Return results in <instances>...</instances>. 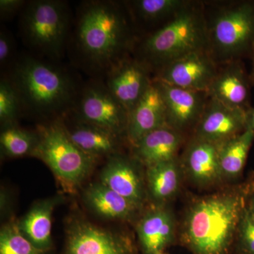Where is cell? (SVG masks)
<instances>
[{
    "instance_id": "6da1fadb",
    "label": "cell",
    "mask_w": 254,
    "mask_h": 254,
    "mask_svg": "<svg viewBox=\"0 0 254 254\" xmlns=\"http://www.w3.org/2000/svg\"><path fill=\"white\" fill-rule=\"evenodd\" d=\"M136 42L125 1L110 0L82 2L68 40L78 64L97 78L128 58Z\"/></svg>"
},
{
    "instance_id": "7a4b0ae2",
    "label": "cell",
    "mask_w": 254,
    "mask_h": 254,
    "mask_svg": "<svg viewBox=\"0 0 254 254\" xmlns=\"http://www.w3.org/2000/svg\"><path fill=\"white\" fill-rule=\"evenodd\" d=\"M254 191V172L245 180L197 196L187 207L178 244L192 254H233L247 201Z\"/></svg>"
},
{
    "instance_id": "3957f363",
    "label": "cell",
    "mask_w": 254,
    "mask_h": 254,
    "mask_svg": "<svg viewBox=\"0 0 254 254\" xmlns=\"http://www.w3.org/2000/svg\"><path fill=\"white\" fill-rule=\"evenodd\" d=\"M6 78L21 100L23 113L50 122L72 110L82 86L57 62L23 55L8 67Z\"/></svg>"
},
{
    "instance_id": "277c9868",
    "label": "cell",
    "mask_w": 254,
    "mask_h": 254,
    "mask_svg": "<svg viewBox=\"0 0 254 254\" xmlns=\"http://www.w3.org/2000/svg\"><path fill=\"white\" fill-rule=\"evenodd\" d=\"M136 43L138 45L133 49L136 50L135 58L152 71H158L167 64L190 53L208 50L203 3L192 1L165 25Z\"/></svg>"
},
{
    "instance_id": "5b68a950",
    "label": "cell",
    "mask_w": 254,
    "mask_h": 254,
    "mask_svg": "<svg viewBox=\"0 0 254 254\" xmlns=\"http://www.w3.org/2000/svg\"><path fill=\"white\" fill-rule=\"evenodd\" d=\"M71 11L62 0H32L21 11L19 31L34 55L58 63L71 35Z\"/></svg>"
},
{
    "instance_id": "8992f818",
    "label": "cell",
    "mask_w": 254,
    "mask_h": 254,
    "mask_svg": "<svg viewBox=\"0 0 254 254\" xmlns=\"http://www.w3.org/2000/svg\"><path fill=\"white\" fill-rule=\"evenodd\" d=\"M206 16V15H205ZM208 51L219 66L252 58L254 48V1L219 6L207 17Z\"/></svg>"
},
{
    "instance_id": "52a82bcc",
    "label": "cell",
    "mask_w": 254,
    "mask_h": 254,
    "mask_svg": "<svg viewBox=\"0 0 254 254\" xmlns=\"http://www.w3.org/2000/svg\"><path fill=\"white\" fill-rule=\"evenodd\" d=\"M38 136L32 155L51 169L65 190H76L91 172L95 158L71 141L60 120L39 125Z\"/></svg>"
},
{
    "instance_id": "ba28073f",
    "label": "cell",
    "mask_w": 254,
    "mask_h": 254,
    "mask_svg": "<svg viewBox=\"0 0 254 254\" xmlns=\"http://www.w3.org/2000/svg\"><path fill=\"white\" fill-rule=\"evenodd\" d=\"M69 114L118 136L126 133L128 113L102 78H93L81 87Z\"/></svg>"
},
{
    "instance_id": "9c48e42d",
    "label": "cell",
    "mask_w": 254,
    "mask_h": 254,
    "mask_svg": "<svg viewBox=\"0 0 254 254\" xmlns=\"http://www.w3.org/2000/svg\"><path fill=\"white\" fill-rule=\"evenodd\" d=\"M64 254H138V251L127 232L76 220L68 227Z\"/></svg>"
},
{
    "instance_id": "30bf717a",
    "label": "cell",
    "mask_w": 254,
    "mask_h": 254,
    "mask_svg": "<svg viewBox=\"0 0 254 254\" xmlns=\"http://www.w3.org/2000/svg\"><path fill=\"white\" fill-rule=\"evenodd\" d=\"M218 69L208 50H202L167 64L153 79L185 89L207 92Z\"/></svg>"
},
{
    "instance_id": "8fae6325",
    "label": "cell",
    "mask_w": 254,
    "mask_h": 254,
    "mask_svg": "<svg viewBox=\"0 0 254 254\" xmlns=\"http://www.w3.org/2000/svg\"><path fill=\"white\" fill-rule=\"evenodd\" d=\"M151 72L143 62L128 56L113 68L103 81L129 115L151 85Z\"/></svg>"
},
{
    "instance_id": "7c38bea8",
    "label": "cell",
    "mask_w": 254,
    "mask_h": 254,
    "mask_svg": "<svg viewBox=\"0 0 254 254\" xmlns=\"http://www.w3.org/2000/svg\"><path fill=\"white\" fill-rule=\"evenodd\" d=\"M155 81L163 95L167 125L185 136L188 132L192 135L208 103L206 92L191 91Z\"/></svg>"
},
{
    "instance_id": "4fadbf2b",
    "label": "cell",
    "mask_w": 254,
    "mask_h": 254,
    "mask_svg": "<svg viewBox=\"0 0 254 254\" xmlns=\"http://www.w3.org/2000/svg\"><path fill=\"white\" fill-rule=\"evenodd\" d=\"M136 233L141 254H163L178 243L176 218L168 205L153 204L142 214Z\"/></svg>"
},
{
    "instance_id": "5bb4252c",
    "label": "cell",
    "mask_w": 254,
    "mask_h": 254,
    "mask_svg": "<svg viewBox=\"0 0 254 254\" xmlns=\"http://www.w3.org/2000/svg\"><path fill=\"white\" fill-rule=\"evenodd\" d=\"M180 158L184 176L201 189L224 186L219 166L218 145L190 136Z\"/></svg>"
},
{
    "instance_id": "9a60e30c",
    "label": "cell",
    "mask_w": 254,
    "mask_h": 254,
    "mask_svg": "<svg viewBox=\"0 0 254 254\" xmlns=\"http://www.w3.org/2000/svg\"><path fill=\"white\" fill-rule=\"evenodd\" d=\"M246 111L209 98L191 136L220 145L247 129Z\"/></svg>"
},
{
    "instance_id": "2e32d148",
    "label": "cell",
    "mask_w": 254,
    "mask_h": 254,
    "mask_svg": "<svg viewBox=\"0 0 254 254\" xmlns=\"http://www.w3.org/2000/svg\"><path fill=\"white\" fill-rule=\"evenodd\" d=\"M251 82L242 60L224 64L207 90L209 98L233 109L247 111L251 108Z\"/></svg>"
},
{
    "instance_id": "e0dca14e",
    "label": "cell",
    "mask_w": 254,
    "mask_h": 254,
    "mask_svg": "<svg viewBox=\"0 0 254 254\" xmlns=\"http://www.w3.org/2000/svg\"><path fill=\"white\" fill-rule=\"evenodd\" d=\"M120 154L110 156L101 174V183L139 208H143L146 190L138 164Z\"/></svg>"
},
{
    "instance_id": "ac0fdd59",
    "label": "cell",
    "mask_w": 254,
    "mask_h": 254,
    "mask_svg": "<svg viewBox=\"0 0 254 254\" xmlns=\"http://www.w3.org/2000/svg\"><path fill=\"white\" fill-rule=\"evenodd\" d=\"M167 125L166 111L158 82L151 85L128 115L127 140L133 146L150 132Z\"/></svg>"
},
{
    "instance_id": "d6986e66",
    "label": "cell",
    "mask_w": 254,
    "mask_h": 254,
    "mask_svg": "<svg viewBox=\"0 0 254 254\" xmlns=\"http://www.w3.org/2000/svg\"><path fill=\"white\" fill-rule=\"evenodd\" d=\"M185 135L165 126L145 135L133 145V157L147 167L178 158Z\"/></svg>"
},
{
    "instance_id": "ffe728a7",
    "label": "cell",
    "mask_w": 254,
    "mask_h": 254,
    "mask_svg": "<svg viewBox=\"0 0 254 254\" xmlns=\"http://www.w3.org/2000/svg\"><path fill=\"white\" fill-rule=\"evenodd\" d=\"M72 123L70 125L64 119L62 124L68 136L80 149L93 158L117 154L119 148L118 135L91 124L74 118L71 114L66 115Z\"/></svg>"
},
{
    "instance_id": "44dd1931",
    "label": "cell",
    "mask_w": 254,
    "mask_h": 254,
    "mask_svg": "<svg viewBox=\"0 0 254 254\" xmlns=\"http://www.w3.org/2000/svg\"><path fill=\"white\" fill-rule=\"evenodd\" d=\"M147 191L153 204L168 205L180 191L184 177L180 157L147 167Z\"/></svg>"
},
{
    "instance_id": "7402d4cb",
    "label": "cell",
    "mask_w": 254,
    "mask_h": 254,
    "mask_svg": "<svg viewBox=\"0 0 254 254\" xmlns=\"http://www.w3.org/2000/svg\"><path fill=\"white\" fill-rule=\"evenodd\" d=\"M85 198L95 213L113 220L133 221L142 209L101 182L91 185L86 190Z\"/></svg>"
},
{
    "instance_id": "603a6c76",
    "label": "cell",
    "mask_w": 254,
    "mask_h": 254,
    "mask_svg": "<svg viewBox=\"0 0 254 254\" xmlns=\"http://www.w3.org/2000/svg\"><path fill=\"white\" fill-rule=\"evenodd\" d=\"M254 142V133L246 129L218 145L219 166L224 185L240 180Z\"/></svg>"
},
{
    "instance_id": "cb8c5ba5",
    "label": "cell",
    "mask_w": 254,
    "mask_h": 254,
    "mask_svg": "<svg viewBox=\"0 0 254 254\" xmlns=\"http://www.w3.org/2000/svg\"><path fill=\"white\" fill-rule=\"evenodd\" d=\"M58 201L49 198L36 203L18 223L24 236L44 252L51 247L52 218Z\"/></svg>"
},
{
    "instance_id": "d4e9b609",
    "label": "cell",
    "mask_w": 254,
    "mask_h": 254,
    "mask_svg": "<svg viewBox=\"0 0 254 254\" xmlns=\"http://www.w3.org/2000/svg\"><path fill=\"white\" fill-rule=\"evenodd\" d=\"M192 1L187 0H135L125 1L133 23L136 21L147 23L169 21L185 9Z\"/></svg>"
},
{
    "instance_id": "484cf974",
    "label": "cell",
    "mask_w": 254,
    "mask_h": 254,
    "mask_svg": "<svg viewBox=\"0 0 254 254\" xmlns=\"http://www.w3.org/2000/svg\"><path fill=\"white\" fill-rule=\"evenodd\" d=\"M38 133H31L14 125L3 127L0 136L1 151L12 158L33 154L38 144Z\"/></svg>"
},
{
    "instance_id": "4316f807",
    "label": "cell",
    "mask_w": 254,
    "mask_h": 254,
    "mask_svg": "<svg viewBox=\"0 0 254 254\" xmlns=\"http://www.w3.org/2000/svg\"><path fill=\"white\" fill-rule=\"evenodd\" d=\"M24 236L17 223L10 222L0 232V254H43Z\"/></svg>"
},
{
    "instance_id": "83f0119b",
    "label": "cell",
    "mask_w": 254,
    "mask_h": 254,
    "mask_svg": "<svg viewBox=\"0 0 254 254\" xmlns=\"http://www.w3.org/2000/svg\"><path fill=\"white\" fill-rule=\"evenodd\" d=\"M23 113L21 100L12 85L3 76L0 81V122L3 127L16 124Z\"/></svg>"
},
{
    "instance_id": "f1b7e54d",
    "label": "cell",
    "mask_w": 254,
    "mask_h": 254,
    "mask_svg": "<svg viewBox=\"0 0 254 254\" xmlns=\"http://www.w3.org/2000/svg\"><path fill=\"white\" fill-rule=\"evenodd\" d=\"M233 254H254V225L246 214L237 232Z\"/></svg>"
},
{
    "instance_id": "f546056e",
    "label": "cell",
    "mask_w": 254,
    "mask_h": 254,
    "mask_svg": "<svg viewBox=\"0 0 254 254\" xmlns=\"http://www.w3.org/2000/svg\"><path fill=\"white\" fill-rule=\"evenodd\" d=\"M14 41L9 32L1 29L0 32V65L1 68L9 67L14 61Z\"/></svg>"
},
{
    "instance_id": "4dcf8cb0",
    "label": "cell",
    "mask_w": 254,
    "mask_h": 254,
    "mask_svg": "<svg viewBox=\"0 0 254 254\" xmlns=\"http://www.w3.org/2000/svg\"><path fill=\"white\" fill-rule=\"evenodd\" d=\"M27 1L24 0H1L0 1V16L1 19L12 18L15 14L22 11Z\"/></svg>"
},
{
    "instance_id": "1f68e13d",
    "label": "cell",
    "mask_w": 254,
    "mask_h": 254,
    "mask_svg": "<svg viewBox=\"0 0 254 254\" xmlns=\"http://www.w3.org/2000/svg\"><path fill=\"white\" fill-rule=\"evenodd\" d=\"M246 214L254 225V191L251 194L246 206Z\"/></svg>"
},
{
    "instance_id": "d6a6232c",
    "label": "cell",
    "mask_w": 254,
    "mask_h": 254,
    "mask_svg": "<svg viewBox=\"0 0 254 254\" xmlns=\"http://www.w3.org/2000/svg\"><path fill=\"white\" fill-rule=\"evenodd\" d=\"M246 127L254 133V108L251 107L246 111Z\"/></svg>"
},
{
    "instance_id": "836d02e7",
    "label": "cell",
    "mask_w": 254,
    "mask_h": 254,
    "mask_svg": "<svg viewBox=\"0 0 254 254\" xmlns=\"http://www.w3.org/2000/svg\"><path fill=\"white\" fill-rule=\"evenodd\" d=\"M251 59L252 60V69H251L250 73V77L251 82H252V86H254V48Z\"/></svg>"
},
{
    "instance_id": "e575fe53",
    "label": "cell",
    "mask_w": 254,
    "mask_h": 254,
    "mask_svg": "<svg viewBox=\"0 0 254 254\" xmlns=\"http://www.w3.org/2000/svg\"><path fill=\"white\" fill-rule=\"evenodd\" d=\"M163 254H168V253H166V252H165V253H164Z\"/></svg>"
}]
</instances>
